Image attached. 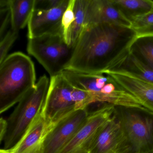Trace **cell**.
Masks as SVG:
<instances>
[{"label": "cell", "mask_w": 153, "mask_h": 153, "mask_svg": "<svg viewBox=\"0 0 153 153\" xmlns=\"http://www.w3.org/2000/svg\"><path fill=\"white\" fill-rule=\"evenodd\" d=\"M131 28L108 23L85 26L66 70L104 73L129 51L136 38Z\"/></svg>", "instance_id": "cell-1"}, {"label": "cell", "mask_w": 153, "mask_h": 153, "mask_svg": "<svg viewBox=\"0 0 153 153\" xmlns=\"http://www.w3.org/2000/svg\"><path fill=\"white\" fill-rule=\"evenodd\" d=\"M36 84L30 57L21 52L8 55L0 65V115L19 103Z\"/></svg>", "instance_id": "cell-2"}, {"label": "cell", "mask_w": 153, "mask_h": 153, "mask_svg": "<svg viewBox=\"0 0 153 153\" xmlns=\"http://www.w3.org/2000/svg\"><path fill=\"white\" fill-rule=\"evenodd\" d=\"M62 74L74 87L88 92L96 102L114 106L143 107L134 96L109 75L84 73L69 70H65Z\"/></svg>", "instance_id": "cell-3"}, {"label": "cell", "mask_w": 153, "mask_h": 153, "mask_svg": "<svg viewBox=\"0 0 153 153\" xmlns=\"http://www.w3.org/2000/svg\"><path fill=\"white\" fill-rule=\"evenodd\" d=\"M50 81L46 75L39 78L18 103L6 120L4 149L10 150L19 142L45 102Z\"/></svg>", "instance_id": "cell-4"}, {"label": "cell", "mask_w": 153, "mask_h": 153, "mask_svg": "<svg viewBox=\"0 0 153 153\" xmlns=\"http://www.w3.org/2000/svg\"><path fill=\"white\" fill-rule=\"evenodd\" d=\"M129 153H153V113L143 107L115 106Z\"/></svg>", "instance_id": "cell-5"}, {"label": "cell", "mask_w": 153, "mask_h": 153, "mask_svg": "<svg viewBox=\"0 0 153 153\" xmlns=\"http://www.w3.org/2000/svg\"><path fill=\"white\" fill-rule=\"evenodd\" d=\"M74 46H69L62 35H45L28 39L27 51L48 73L50 77L61 74L71 60Z\"/></svg>", "instance_id": "cell-6"}, {"label": "cell", "mask_w": 153, "mask_h": 153, "mask_svg": "<svg viewBox=\"0 0 153 153\" xmlns=\"http://www.w3.org/2000/svg\"><path fill=\"white\" fill-rule=\"evenodd\" d=\"M115 106L98 102L70 142L58 153H90L104 125L112 116Z\"/></svg>", "instance_id": "cell-7"}, {"label": "cell", "mask_w": 153, "mask_h": 153, "mask_svg": "<svg viewBox=\"0 0 153 153\" xmlns=\"http://www.w3.org/2000/svg\"><path fill=\"white\" fill-rule=\"evenodd\" d=\"M73 89L62 74L51 77L43 106L48 119L59 122L75 111L72 96Z\"/></svg>", "instance_id": "cell-8"}, {"label": "cell", "mask_w": 153, "mask_h": 153, "mask_svg": "<svg viewBox=\"0 0 153 153\" xmlns=\"http://www.w3.org/2000/svg\"><path fill=\"white\" fill-rule=\"evenodd\" d=\"M89 107L76 110L58 123L46 138L40 153H58L70 142L83 124Z\"/></svg>", "instance_id": "cell-9"}, {"label": "cell", "mask_w": 153, "mask_h": 153, "mask_svg": "<svg viewBox=\"0 0 153 153\" xmlns=\"http://www.w3.org/2000/svg\"><path fill=\"white\" fill-rule=\"evenodd\" d=\"M60 122L48 119L42 107L20 140L10 149V153H41L46 138Z\"/></svg>", "instance_id": "cell-10"}, {"label": "cell", "mask_w": 153, "mask_h": 153, "mask_svg": "<svg viewBox=\"0 0 153 153\" xmlns=\"http://www.w3.org/2000/svg\"><path fill=\"white\" fill-rule=\"evenodd\" d=\"M69 1L63 0L59 6L47 10H34L27 24L28 38L49 34L63 36L62 18Z\"/></svg>", "instance_id": "cell-11"}, {"label": "cell", "mask_w": 153, "mask_h": 153, "mask_svg": "<svg viewBox=\"0 0 153 153\" xmlns=\"http://www.w3.org/2000/svg\"><path fill=\"white\" fill-rule=\"evenodd\" d=\"M90 153H129L126 137L114 112L98 135Z\"/></svg>", "instance_id": "cell-12"}, {"label": "cell", "mask_w": 153, "mask_h": 153, "mask_svg": "<svg viewBox=\"0 0 153 153\" xmlns=\"http://www.w3.org/2000/svg\"><path fill=\"white\" fill-rule=\"evenodd\" d=\"M102 23H111L129 28L131 26L111 0H88L85 26Z\"/></svg>", "instance_id": "cell-13"}, {"label": "cell", "mask_w": 153, "mask_h": 153, "mask_svg": "<svg viewBox=\"0 0 153 153\" xmlns=\"http://www.w3.org/2000/svg\"><path fill=\"white\" fill-rule=\"evenodd\" d=\"M125 90L134 96L143 107L153 113V84L138 79L119 74L107 73Z\"/></svg>", "instance_id": "cell-14"}, {"label": "cell", "mask_w": 153, "mask_h": 153, "mask_svg": "<svg viewBox=\"0 0 153 153\" xmlns=\"http://www.w3.org/2000/svg\"><path fill=\"white\" fill-rule=\"evenodd\" d=\"M112 73L130 76L153 84V71L128 51L104 73Z\"/></svg>", "instance_id": "cell-15"}, {"label": "cell", "mask_w": 153, "mask_h": 153, "mask_svg": "<svg viewBox=\"0 0 153 153\" xmlns=\"http://www.w3.org/2000/svg\"><path fill=\"white\" fill-rule=\"evenodd\" d=\"M35 0H9L11 30L19 33L27 26L35 8Z\"/></svg>", "instance_id": "cell-16"}, {"label": "cell", "mask_w": 153, "mask_h": 153, "mask_svg": "<svg viewBox=\"0 0 153 153\" xmlns=\"http://www.w3.org/2000/svg\"><path fill=\"white\" fill-rule=\"evenodd\" d=\"M122 16L131 24L151 10L152 0H111Z\"/></svg>", "instance_id": "cell-17"}, {"label": "cell", "mask_w": 153, "mask_h": 153, "mask_svg": "<svg viewBox=\"0 0 153 153\" xmlns=\"http://www.w3.org/2000/svg\"><path fill=\"white\" fill-rule=\"evenodd\" d=\"M129 51L153 71V37H137L131 45Z\"/></svg>", "instance_id": "cell-18"}, {"label": "cell", "mask_w": 153, "mask_h": 153, "mask_svg": "<svg viewBox=\"0 0 153 153\" xmlns=\"http://www.w3.org/2000/svg\"><path fill=\"white\" fill-rule=\"evenodd\" d=\"M88 0H75L74 6L75 20L71 30V45L74 46L85 27V11Z\"/></svg>", "instance_id": "cell-19"}, {"label": "cell", "mask_w": 153, "mask_h": 153, "mask_svg": "<svg viewBox=\"0 0 153 153\" xmlns=\"http://www.w3.org/2000/svg\"><path fill=\"white\" fill-rule=\"evenodd\" d=\"M130 28L137 37H153V6L149 12L133 22Z\"/></svg>", "instance_id": "cell-20"}, {"label": "cell", "mask_w": 153, "mask_h": 153, "mask_svg": "<svg viewBox=\"0 0 153 153\" xmlns=\"http://www.w3.org/2000/svg\"><path fill=\"white\" fill-rule=\"evenodd\" d=\"M75 0H70L68 6L64 13L62 20L63 36L67 45H71L70 35L71 30L75 20L74 6Z\"/></svg>", "instance_id": "cell-21"}, {"label": "cell", "mask_w": 153, "mask_h": 153, "mask_svg": "<svg viewBox=\"0 0 153 153\" xmlns=\"http://www.w3.org/2000/svg\"><path fill=\"white\" fill-rule=\"evenodd\" d=\"M19 37V33L9 29L0 42V65L8 55L10 49Z\"/></svg>", "instance_id": "cell-22"}, {"label": "cell", "mask_w": 153, "mask_h": 153, "mask_svg": "<svg viewBox=\"0 0 153 153\" xmlns=\"http://www.w3.org/2000/svg\"><path fill=\"white\" fill-rule=\"evenodd\" d=\"M63 0H35L34 10H47L59 6Z\"/></svg>", "instance_id": "cell-23"}, {"label": "cell", "mask_w": 153, "mask_h": 153, "mask_svg": "<svg viewBox=\"0 0 153 153\" xmlns=\"http://www.w3.org/2000/svg\"><path fill=\"white\" fill-rule=\"evenodd\" d=\"M6 120L3 118H0V143L3 141L6 129Z\"/></svg>", "instance_id": "cell-24"}, {"label": "cell", "mask_w": 153, "mask_h": 153, "mask_svg": "<svg viewBox=\"0 0 153 153\" xmlns=\"http://www.w3.org/2000/svg\"><path fill=\"white\" fill-rule=\"evenodd\" d=\"M9 3V0H0V8L7 7Z\"/></svg>", "instance_id": "cell-25"}, {"label": "cell", "mask_w": 153, "mask_h": 153, "mask_svg": "<svg viewBox=\"0 0 153 153\" xmlns=\"http://www.w3.org/2000/svg\"><path fill=\"white\" fill-rule=\"evenodd\" d=\"M0 153H10V150L0 149Z\"/></svg>", "instance_id": "cell-26"}]
</instances>
